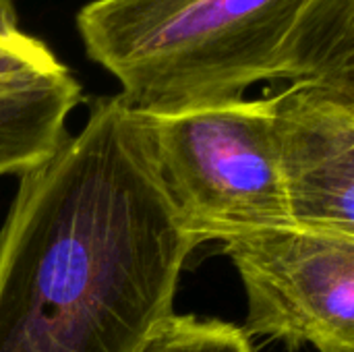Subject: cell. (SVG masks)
Returning <instances> with one entry per match:
<instances>
[{
  "label": "cell",
  "mask_w": 354,
  "mask_h": 352,
  "mask_svg": "<svg viewBox=\"0 0 354 352\" xmlns=\"http://www.w3.org/2000/svg\"><path fill=\"white\" fill-rule=\"evenodd\" d=\"M195 249L143 114L95 98L83 129L19 176L0 228V352H139Z\"/></svg>",
  "instance_id": "6da1fadb"
},
{
  "label": "cell",
  "mask_w": 354,
  "mask_h": 352,
  "mask_svg": "<svg viewBox=\"0 0 354 352\" xmlns=\"http://www.w3.org/2000/svg\"><path fill=\"white\" fill-rule=\"evenodd\" d=\"M68 68L37 37L25 35L12 44H0V98L31 89Z\"/></svg>",
  "instance_id": "ba28073f"
},
{
  "label": "cell",
  "mask_w": 354,
  "mask_h": 352,
  "mask_svg": "<svg viewBox=\"0 0 354 352\" xmlns=\"http://www.w3.org/2000/svg\"><path fill=\"white\" fill-rule=\"evenodd\" d=\"M141 114L162 187L197 247L295 224L278 164L274 91Z\"/></svg>",
  "instance_id": "3957f363"
},
{
  "label": "cell",
  "mask_w": 354,
  "mask_h": 352,
  "mask_svg": "<svg viewBox=\"0 0 354 352\" xmlns=\"http://www.w3.org/2000/svg\"><path fill=\"white\" fill-rule=\"evenodd\" d=\"M249 301L247 336L354 352V234L297 224L224 243Z\"/></svg>",
  "instance_id": "277c9868"
},
{
  "label": "cell",
  "mask_w": 354,
  "mask_h": 352,
  "mask_svg": "<svg viewBox=\"0 0 354 352\" xmlns=\"http://www.w3.org/2000/svg\"><path fill=\"white\" fill-rule=\"evenodd\" d=\"M71 71L31 89L0 98V176L25 174L46 162L66 139V118L81 102Z\"/></svg>",
  "instance_id": "8992f818"
},
{
  "label": "cell",
  "mask_w": 354,
  "mask_h": 352,
  "mask_svg": "<svg viewBox=\"0 0 354 352\" xmlns=\"http://www.w3.org/2000/svg\"><path fill=\"white\" fill-rule=\"evenodd\" d=\"M139 352H255L243 328L172 313Z\"/></svg>",
  "instance_id": "52a82bcc"
},
{
  "label": "cell",
  "mask_w": 354,
  "mask_h": 352,
  "mask_svg": "<svg viewBox=\"0 0 354 352\" xmlns=\"http://www.w3.org/2000/svg\"><path fill=\"white\" fill-rule=\"evenodd\" d=\"M75 23L139 112L236 102L257 83L354 87V0H91Z\"/></svg>",
  "instance_id": "7a4b0ae2"
},
{
  "label": "cell",
  "mask_w": 354,
  "mask_h": 352,
  "mask_svg": "<svg viewBox=\"0 0 354 352\" xmlns=\"http://www.w3.org/2000/svg\"><path fill=\"white\" fill-rule=\"evenodd\" d=\"M278 164L297 226L354 234V87L274 91Z\"/></svg>",
  "instance_id": "5b68a950"
},
{
  "label": "cell",
  "mask_w": 354,
  "mask_h": 352,
  "mask_svg": "<svg viewBox=\"0 0 354 352\" xmlns=\"http://www.w3.org/2000/svg\"><path fill=\"white\" fill-rule=\"evenodd\" d=\"M27 35L21 29L19 15L12 0H0V44H12Z\"/></svg>",
  "instance_id": "9c48e42d"
}]
</instances>
